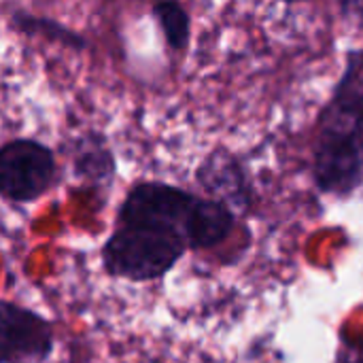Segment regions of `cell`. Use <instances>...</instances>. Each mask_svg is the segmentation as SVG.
Returning <instances> with one entry per match:
<instances>
[{
    "label": "cell",
    "instance_id": "cell-7",
    "mask_svg": "<svg viewBox=\"0 0 363 363\" xmlns=\"http://www.w3.org/2000/svg\"><path fill=\"white\" fill-rule=\"evenodd\" d=\"M234 228V213L215 198H198L187 223V249H211L223 242Z\"/></svg>",
    "mask_w": 363,
    "mask_h": 363
},
{
    "label": "cell",
    "instance_id": "cell-6",
    "mask_svg": "<svg viewBox=\"0 0 363 363\" xmlns=\"http://www.w3.org/2000/svg\"><path fill=\"white\" fill-rule=\"evenodd\" d=\"M70 157L74 174L89 185H108L115 177V155L100 132H83L70 143Z\"/></svg>",
    "mask_w": 363,
    "mask_h": 363
},
{
    "label": "cell",
    "instance_id": "cell-11",
    "mask_svg": "<svg viewBox=\"0 0 363 363\" xmlns=\"http://www.w3.org/2000/svg\"><path fill=\"white\" fill-rule=\"evenodd\" d=\"M340 363H363V338L353 340L351 345H347L342 349Z\"/></svg>",
    "mask_w": 363,
    "mask_h": 363
},
{
    "label": "cell",
    "instance_id": "cell-1",
    "mask_svg": "<svg viewBox=\"0 0 363 363\" xmlns=\"http://www.w3.org/2000/svg\"><path fill=\"white\" fill-rule=\"evenodd\" d=\"M315 179L328 194H351L363 181V53L347 72L321 115L315 145Z\"/></svg>",
    "mask_w": 363,
    "mask_h": 363
},
{
    "label": "cell",
    "instance_id": "cell-4",
    "mask_svg": "<svg viewBox=\"0 0 363 363\" xmlns=\"http://www.w3.org/2000/svg\"><path fill=\"white\" fill-rule=\"evenodd\" d=\"M196 200L198 196L181 187L162 181H143L136 183L123 198L117 213V225L160 228L177 232L185 238Z\"/></svg>",
    "mask_w": 363,
    "mask_h": 363
},
{
    "label": "cell",
    "instance_id": "cell-3",
    "mask_svg": "<svg viewBox=\"0 0 363 363\" xmlns=\"http://www.w3.org/2000/svg\"><path fill=\"white\" fill-rule=\"evenodd\" d=\"M57 177L51 147L34 138H15L0 145V196L28 204L45 196Z\"/></svg>",
    "mask_w": 363,
    "mask_h": 363
},
{
    "label": "cell",
    "instance_id": "cell-8",
    "mask_svg": "<svg viewBox=\"0 0 363 363\" xmlns=\"http://www.w3.org/2000/svg\"><path fill=\"white\" fill-rule=\"evenodd\" d=\"M200 183L217 196L219 202H240L245 196V183H242V172L234 157H230L223 151H217L206 157V162L198 170ZM230 206V204H228Z\"/></svg>",
    "mask_w": 363,
    "mask_h": 363
},
{
    "label": "cell",
    "instance_id": "cell-5",
    "mask_svg": "<svg viewBox=\"0 0 363 363\" xmlns=\"http://www.w3.org/2000/svg\"><path fill=\"white\" fill-rule=\"evenodd\" d=\"M53 349V330L38 313L0 300V363H40Z\"/></svg>",
    "mask_w": 363,
    "mask_h": 363
},
{
    "label": "cell",
    "instance_id": "cell-10",
    "mask_svg": "<svg viewBox=\"0 0 363 363\" xmlns=\"http://www.w3.org/2000/svg\"><path fill=\"white\" fill-rule=\"evenodd\" d=\"M151 11L162 28L166 45L172 51H185L191 38V19L185 6L179 0H155Z\"/></svg>",
    "mask_w": 363,
    "mask_h": 363
},
{
    "label": "cell",
    "instance_id": "cell-2",
    "mask_svg": "<svg viewBox=\"0 0 363 363\" xmlns=\"http://www.w3.org/2000/svg\"><path fill=\"white\" fill-rule=\"evenodd\" d=\"M185 251L187 242L177 232L145 225H117L102 247V264L111 277L145 283L168 274Z\"/></svg>",
    "mask_w": 363,
    "mask_h": 363
},
{
    "label": "cell",
    "instance_id": "cell-9",
    "mask_svg": "<svg viewBox=\"0 0 363 363\" xmlns=\"http://www.w3.org/2000/svg\"><path fill=\"white\" fill-rule=\"evenodd\" d=\"M11 21L13 26L23 32V34H30V36H43L51 43H57L62 47H68V49H77V51H83L87 47V38L64 26L62 21L57 19H51V17H43V15H32V13H26V11H15L11 15Z\"/></svg>",
    "mask_w": 363,
    "mask_h": 363
},
{
    "label": "cell",
    "instance_id": "cell-13",
    "mask_svg": "<svg viewBox=\"0 0 363 363\" xmlns=\"http://www.w3.org/2000/svg\"><path fill=\"white\" fill-rule=\"evenodd\" d=\"M285 2H296V0H285Z\"/></svg>",
    "mask_w": 363,
    "mask_h": 363
},
{
    "label": "cell",
    "instance_id": "cell-12",
    "mask_svg": "<svg viewBox=\"0 0 363 363\" xmlns=\"http://www.w3.org/2000/svg\"><path fill=\"white\" fill-rule=\"evenodd\" d=\"M340 4H342L347 15L363 19V0H340Z\"/></svg>",
    "mask_w": 363,
    "mask_h": 363
}]
</instances>
